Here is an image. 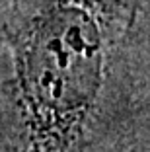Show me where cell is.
Instances as JSON below:
<instances>
[{
  "label": "cell",
  "instance_id": "6da1fadb",
  "mask_svg": "<svg viewBox=\"0 0 150 152\" xmlns=\"http://www.w3.org/2000/svg\"><path fill=\"white\" fill-rule=\"evenodd\" d=\"M102 37L78 0H57L31 26L20 53V80L37 144L66 148L100 86Z\"/></svg>",
  "mask_w": 150,
  "mask_h": 152
}]
</instances>
